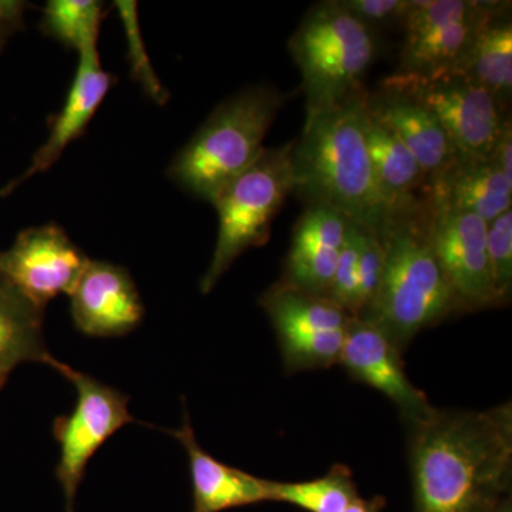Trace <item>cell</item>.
<instances>
[{
  "label": "cell",
  "mask_w": 512,
  "mask_h": 512,
  "mask_svg": "<svg viewBox=\"0 0 512 512\" xmlns=\"http://www.w3.org/2000/svg\"><path fill=\"white\" fill-rule=\"evenodd\" d=\"M6 377H8L6 373L0 372V389H2L3 384H5Z\"/></svg>",
  "instance_id": "obj_33"
},
{
  "label": "cell",
  "mask_w": 512,
  "mask_h": 512,
  "mask_svg": "<svg viewBox=\"0 0 512 512\" xmlns=\"http://www.w3.org/2000/svg\"><path fill=\"white\" fill-rule=\"evenodd\" d=\"M288 45L301 72L306 119L362 90L377 53L375 30L350 15L339 0L311 6Z\"/></svg>",
  "instance_id": "obj_5"
},
{
  "label": "cell",
  "mask_w": 512,
  "mask_h": 512,
  "mask_svg": "<svg viewBox=\"0 0 512 512\" xmlns=\"http://www.w3.org/2000/svg\"><path fill=\"white\" fill-rule=\"evenodd\" d=\"M431 211L434 252L458 312L497 306L488 265V222L468 212Z\"/></svg>",
  "instance_id": "obj_12"
},
{
  "label": "cell",
  "mask_w": 512,
  "mask_h": 512,
  "mask_svg": "<svg viewBox=\"0 0 512 512\" xmlns=\"http://www.w3.org/2000/svg\"><path fill=\"white\" fill-rule=\"evenodd\" d=\"M114 82L116 79L101 67L97 46L80 50L79 64H77L72 86L64 100L62 111L53 121L49 137L36 151L28 170L19 177L13 178L0 190L2 197L12 194L30 178L45 173L53 167V164L62 157L67 146L82 136Z\"/></svg>",
  "instance_id": "obj_15"
},
{
  "label": "cell",
  "mask_w": 512,
  "mask_h": 512,
  "mask_svg": "<svg viewBox=\"0 0 512 512\" xmlns=\"http://www.w3.org/2000/svg\"><path fill=\"white\" fill-rule=\"evenodd\" d=\"M293 141L264 148L244 173L225 185L211 204L218 214V237L200 289L210 293L222 275L248 249L264 247L272 221L293 192Z\"/></svg>",
  "instance_id": "obj_6"
},
{
  "label": "cell",
  "mask_w": 512,
  "mask_h": 512,
  "mask_svg": "<svg viewBox=\"0 0 512 512\" xmlns=\"http://www.w3.org/2000/svg\"><path fill=\"white\" fill-rule=\"evenodd\" d=\"M507 3L412 0L403 22L397 76L434 79L457 72L478 32Z\"/></svg>",
  "instance_id": "obj_7"
},
{
  "label": "cell",
  "mask_w": 512,
  "mask_h": 512,
  "mask_svg": "<svg viewBox=\"0 0 512 512\" xmlns=\"http://www.w3.org/2000/svg\"><path fill=\"white\" fill-rule=\"evenodd\" d=\"M367 106L409 148L427 177L458 157L439 120L409 94L382 84L379 92L367 93Z\"/></svg>",
  "instance_id": "obj_19"
},
{
  "label": "cell",
  "mask_w": 512,
  "mask_h": 512,
  "mask_svg": "<svg viewBox=\"0 0 512 512\" xmlns=\"http://www.w3.org/2000/svg\"><path fill=\"white\" fill-rule=\"evenodd\" d=\"M43 312L0 279V372L9 375L22 363L52 362L55 356L43 338Z\"/></svg>",
  "instance_id": "obj_22"
},
{
  "label": "cell",
  "mask_w": 512,
  "mask_h": 512,
  "mask_svg": "<svg viewBox=\"0 0 512 512\" xmlns=\"http://www.w3.org/2000/svg\"><path fill=\"white\" fill-rule=\"evenodd\" d=\"M76 328L93 338H117L133 332L144 306L133 278L121 266L90 259L70 293Z\"/></svg>",
  "instance_id": "obj_14"
},
{
  "label": "cell",
  "mask_w": 512,
  "mask_h": 512,
  "mask_svg": "<svg viewBox=\"0 0 512 512\" xmlns=\"http://www.w3.org/2000/svg\"><path fill=\"white\" fill-rule=\"evenodd\" d=\"M366 143L386 212L424 194L427 177L400 138L367 106Z\"/></svg>",
  "instance_id": "obj_21"
},
{
  "label": "cell",
  "mask_w": 512,
  "mask_h": 512,
  "mask_svg": "<svg viewBox=\"0 0 512 512\" xmlns=\"http://www.w3.org/2000/svg\"><path fill=\"white\" fill-rule=\"evenodd\" d=\"M116 9L119 10L124 33H126L131 76L140 84L141 89L151 100L156 101L160 106H164L170 99V94L158 79L153 64L148 59L143 36H141L140 23H138L137 3L131 2V0H128V2L127 0L126 2L119 0V2H116Z\"/></svg>",
  "instance_id": "obj_26"
},
{
  "label": "cell",
  "mask_w": 512,
  "mask_h": 512,
  "mask_svg": "<svg viewBox=\"0 0 512 512\" xmlns=\"http://www.w3.org/2000/svg\"><path fill=\"white\" fill-rule=\"evenodd\" d=\"M349 222L328 205H308L293 229L281 281L313 295H328Z\"/></svg>",
  "instance_id": "obj_16"
},
{
  "label": "cell",
  "mask_w": 512,
  "mask_h": 512,
  "mask_svg": "<svg viewBox=\"0 0 512 512\" xmlns=\"http://www.w3.org/2000/svg\"><path fill=\"white\" fill-rule=\"evenodd\" d=\"M426 194L387 211L379 228L383 272L372 305L359 319L383 330L402 352L423 330L458 312L431 239Z\"/></svg>",
  "instance_id": "obj_2"
},
{
  "label": "cell",
  "mask_w": 512,
  "mask_h": 512,
  "mask_svg": "<svg viewBox=\"0 0 512 512\" xmlns=\"http://www.w3.org/2000/svg\"><path fill=\"white\" fill-rule=\"evenodd\" d=\"M402 356V350L383 330L355 318L346 332L339 365L353 380L372 387L396 404L404 423L409 424L426 416L433 406L426 393L410 382Z\"/></svg>",
  "instance_id": "obj_13"
},
{
  "label": "cell",
  "mask_w": 512,
  "mask_h": 512,
  "mask_svg": "<svg viewBox=\"0 0 512 512\" xmlns=\"http://www.w3.org/2000/svg\"><path fill=\"white\" fill-rule=\"evenodd\" d=\"M406 426L414 512H495L507 500L511 402L480 412L433 407Z\"/></svg>",
  "instance_id": "obj_1"
},
{
  "label": "cell",
  "mask_w": 512,
  "mask_h": 512,
  "mask_svg": "<svg viewBox=\"0 0 512 512\" xmlns=\"http://www.w3.org/2000/svg\"><path fill=\"white\" fill-rule=\"evenodd\" d=\"M490 160L493 161L498 168L510 180H512V127L511 117H508L500 134H498L497 141H495L493 150L490 153Z\"/></svg>",
  "instance_id": "obj_30"
},
{
  "label": "cell",
  "mask_w": 512,
  "mask_h": 512,
  "mask_svg": "<svg viewBox=\"0 0 512 512\" xmlns=\"http://www.w3.org/2000/svg\"><path fill=\"white\" fill-rule=\"evenodd\" d=\"M384 507V498L375 497L372 500H363L357 497L352 504L346 508L345 512H382Z\"/></svg>",
  "instance_id": "obj_31"
},
{
  "label": "cell",
  "mask_w": 512,
  "mask_h": 512,
  "mask_svg": "<svg viewBox=\"0 0 512 512\" xmlns=\"http://www.w3.org/2000/svg\"><path fill=\"white\" fill-rule=\"evenodd\" d=\"M495 512H512L510 500H505Z\"/></svg>",
  "instance_id": "obj_32"
},
{
  "label": "cell",
  "mask_w": 512,
  "mask_h": 512,
  "mask_svg": "<svg viewBox=\"0 0 512 512\" xmlns=\"http://www.w3.org/2000/svg\"><path fill=\"white\" fill-rule=\"evenodd\" d=\"M289 94L254 86L222 101L175 156L168 175L185 191L211 202L264 151V140Z\"/></svg>",
  "instance_id": "obj_4"
},
{
  "label": "cell",
  "mask_w": 512,
  "mask_h": 512,
  "mask_svg": "<svg viewBox=\"0 0 512 512\" xmlns=\"http://www.w3.org/2000/svg\"><path fill=\"white\" fill-rule=\"evenodd\" d=\"M89 261L59 225H40L0 251V279L45 311L56 296L72 293Z\"/></svg>",
  "instance_id": "obj_11"
},
{
  "label": "cell",
  "mask_w": 512,
  "mask_h": 512,
  "mask_svg": "<svg viewBox=\"0 0 512 512\" xmlns=\"http://www.w3.org/2000/svg\"><path fill=\"white\" fill-rule=\"evenodd\" d=\"M49 366L66 377L77 393L73 412L57 417L53 424V434L60 447L56 478L62 487L66 511L73 512L77 490L89 461L114 433L136 420L128 410L130 399L120 390L73 369L56 357Z\"/></svg>",
  "instance_id": "obj_8"
},
{
  "label": "cell",
  "mask_w": 512,
  "mask_h": 512,
  "mask_svg": "<svg viewBox=\"0 0 512 512\" xmlns=\"http://www.w3.org/2000/svg\"><path fill=\"white\" fill-rule=\"evenodd\" d=\"M357 497L352 471L343 464H335L325 476L311 481H272V501L296 505L308 512H345Z\"/></svg>",
  "instance_id": "obj_24"
},
{
  "label": "cell",
  "mask_w": 512,
  "mask_h": 512,
  "mask_svg": "<svg viewBox=\"0 0 512 512\" xmlns=\"http://www.w3.org/2000/svg\"><path fill=\"white\" fill-rule=\"evenodd\" d=\"M434 211L468 212L491 222L511 210L512 180L490 157L458 156L424 190Z\"/></svg>",
  "instance_id": "obj_17"
},
{
  "label": "cell",
  "mask_w": 512,
  "mask_h": 512,
  "mask_svg": "<svg viewBox=\"0 0 512 512\" xmlns=\"http://www.w3.org/2000/svg\"><path fill=\"white\" fill-rule=\"evenodd\" d=\"M384 86L409 94L439 120L458 156L488 157L507 121V106L461 73L434 79L387 77Z\"/></svg>",
  "instance_id": "obj_10"
},
{
  "label": "cell",
  "mask_w": 512,
  "mask_h": 512,
  "mask_svg": "<svg viewBox=\"0 0 512 512\" xmlns=\"http://www.w3.org/2000/svg\"><path fill=\"white\" fill-rule=\"evenodd\" d=\"M103 5L97 0H50L43 10L42 29L77 52L97 46Z\"/></svg>",
  "instance_id": "obj_25"
},
{
  "label": "cell",
  "mask_w": 512,
  "mask_h": 512,
  "mask_svg": "<svg viewBox=\"0 0 512 512\" xmlns=\"http://www.w3.org/2000/svg\"><path fill=\"white\" fill-rule=\"evenodd\" d=\"M168 434L184 447L188 456L192 483L191 512H222L272 501L271 480L228 466L201 447L187 409H184L183 424L177 430H168Z\"/></svg>",
  "instance_id": "obj_18"
},
{
  "label": "cell",
  "mask_w": 512,
  "mask_h": 512,
  "mask_svg": "<svg viewBox=\"0 0 512 512\" xmlns=\"http://www.w3.org/2000/svg\"><path fill=\"white\" fill-rule=\"evenodd\" d=\"M29 8V3L22 0H0V52L25 26V16Z\"/></svg>",
  "instance_id": "obj_29"
},
{
  "label": "cell",
  "mask_w": 512,
  "mask_h": 512,
  "mask_svg": "<svg viewBox=\"0 0 512 512\" xmlns=\"http://www.w3.org/2000/svg\"><path fill=\"white\" fill-rule=\"evenodd\" d=\"M278 338L286 373L338 365L352 315L326 296L279 279L259 298Z\"/></svg>",
  "instance_id": "obj_9"
},
{
  "label": "cell",
  "mask_w": 512,
  "mask_h": 512,
  "mask_svg": "<svg viewBox=\"0 0 512 512\" xmlns=\"http://www.w3.org/2000/svg\"><path fill=\"white\" fill-rule=\"evenodd\" d=\"M350 15L355 16L367 28H386L403 25L412 8V0H339Z\"/></svg>",
  "instance_id": "obj_28"
},
{
  "label": "cell",
  "mask_w": 512,
  "mask_h": 512,
  "mask_svg": "<svg viewBox=\"0 0 512 512\" xmlns=\"http://www.w3.org/2000/svg\"><path fill=\"white\" fill-rule=\"evenodd\" d=\"M367 93L363 87L305 120L293 141V192L308 205H328L353 224L379 231L386 208L366 143Z\"/></svg>",
  "instance_id": "obj_3"
},
{
  "label": "cell",
  "mask_w": 512,
  "mask_h": 512,
  "mask_svg": "<svg viewBox=\"0 0 512 512\" xmlns=\"http://www.w3.org/2000/svg\"><path fill=\"white\" fill-rule=\"evenodd\" d=\"M379 232L349 222L338 266L326 298L360 318L372 305L383 272Z\"/></svg>",
  "instance_id": "obj_20"
},
{
  "label": "cell",
  "mask_w": 512,
  "mask_h": 512,
  "mask_svg": "<svg viewBox=\"0 0 512 512\" xmlns=\"http://www.w3.org/2000/svg\"><path fill=\"white\" fill-rule=\"evenodd\" d=\"M487 254L497 306L508 305L512 293V210L488 222Z\"/></svg>",
  "instance_id": "obj_27"
},
{
  "label": "cell",
  "mask_w": 512,
  "mask_h": 512,
  "mask_svg": "<svg viewBox=\"0 0 512 512\" xmlns=\"http://www.w3.org/2000/svg\"><path fill=\"white\" fill-rule=\"evenodd\" d=\"M507 9L510 5L487 20L456 72L493 93L504 106L512 90V23Z\"/></svg>",
  "instance_id": "obj_23"
}]
</instances>
